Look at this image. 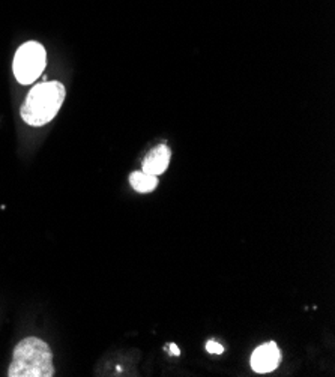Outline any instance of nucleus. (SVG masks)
Listing matches in <instances>:
<instances>
[{"label": "nucleus", "instance_id": "20e7f679", "mask_svg": "<svg viewBox=\"0 0 335 377\" xmlns=\"http://www.w3.org/2000/svg\"><path fill=\"white\" fill-rule=\"evenodd\" d=\"M280 362H281V352L278 349V346L274 341L259 346L251 356L253 370L260 374L277 370Z\"/></svg>", "mask_w": 335, "mask_h": 377}, {"label": "nucleus", "instance_id": "f03ea898", "mask_svg": "<svg viewBox=\"0 0 335 377\" xmlns=\"http://www.w3.org/2000/svg\"><path fill=\"white\" fill-rule=\"evenodd\" d=\"M65 86L59 82H45L34 86L22 105V119L31 126L52 122L65 101Z\"/></svg>", "mask_w": 335, "mask_h": 377}, {"label": "nucleus", "instance_id": "423d86ee", "mask_svg": "<svg viewBox=\"0 0 335 377\" xmlns=\"http://www.w3.org/2000/svg\"><path fill=\"white\" fill-rule=\"evenodd\" d=\"M130 184L135 191L151 193L158 186V176L147 175L144 172H134L130 175Z\"/></svg>", "mask_w": 335, "mask_h": 377}, {"label": "nucleus", "instance_id": "0eeeda50", "mask_svg": "<svg viewBox=\"0 0 335 377\" xmlns=\"http://www.w3.org/2000/svg\"><path fill=\"white\" fill-rule=\"evenodd\" d=\"M206 350L212 355H221L224 352V347L218 341L211 340V341L206 343Z\"/></svg>", "mask_w": 335, "mask_h": 377}, {"label": "nucleus", "instance_id": "7ed1b4c3", "mask_svg": "<svg viewBox=\"0 0 335 377\" xmlns=\"http://www.w3.org/2000/svg\"><path fill=\"white\" fill-rule=\"evenodd\" d=\"M47 53L43 44L29 41L17 50L13 62V71L20 84H32L44 73Z\"/></svg>", "mask_w": 335, "mask_h": 377}, {"label": "nucleus", "instance_id": "f257e3e1", "mask_svg": "<svg viewBox=\"0 0 335 377\" xmlns=\"http://www.w3.org/2000/svg\"><path fill=\"white\" fill-rule=\"evenodd\" d=\"M54 374L53 353L45 341L27 337L14 349L9 377H52Z\"/></svg>", "mask_w": 335, "mask_h": 377}, {"label": "nucleus", "instance_id": "6e6552de", "mask_svg": "<svg viewBox=\"0 0 335 377\" xmlns=\"http://www.w3.org/2000/svg\"><path fill=\"white\" fill-rule=\"evenodd\" d=\"M165 349H167V352H169V353H170V355H173V356H179V355H181L179 347H177L174 343H172V344L167 346Z\"/></svg>", "mask_w": 335, "mask_h": 377}, {"label": "nucleus", "instance_id": "39448f33", "mask_svg": "<svg viewBox=\"0 0 335 377\" xmlns=\"http://www.w3.org/2000/svg\"><path fill=\"white\" fill-rule=\"evenodd\" d=\"M170 156H172L170 149L167 147L165 145L156 146L154 151H151L144 158L143 172L147 175H152V176L163 175L170 164Z\"/></svg>", "mask_w": 335, "mask_h": 377}]
</instances>
